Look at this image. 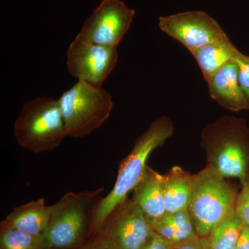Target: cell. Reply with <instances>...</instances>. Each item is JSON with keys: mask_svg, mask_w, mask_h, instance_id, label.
Wrapping results in <instances>:
<instances>
[{"mask_svg": "<svg viewBox=\"0 0 249 249\" xmlns=\"http://www.w3.org/2000/svg\"><path fill=\"white\" fill-rule=\"evenodd\" d=\"M239 50L227 37L195 49L191 52L207 81L221 67L234 60Z\"/></svg>", "mask_w": 249, "mask_h": 249, "instance_id": "9a60e30c", "label": "cell"}, {"mask_svg": "<svg viewBox=\"0 0 249 249\" xmlns=\"http://www.w3.org/2000/svg\"><path fill=\"white\" fill-rule=\"evenodd\" d=\"M234 249H249V227L246 224Z\"/></svg>", "mask_w": 249, "mask_h": 249, "instance_id": "cb8c5ba5", "label": "cell"}, {"mask_svg": "<svg viewBox=\"0 0 249 249\" xmlns=\"http://www.w3.org/2000/svg\"><path fill=\"white\" fill-rule=\"evenodd\" d=\"M100 232L117 249H142L155 233L142 210L128 198L113 211Z\"/></svg>", "mask_w": 249, "mask_h": 249, "instance_id": "9c48e42d", "label": "cell"}, {"mask_svg": "<svg viewBox=\"0 0 249 249\" xmlns=\"http://www.w3.org/2000/svg\"><path fill=\"white\" fill-rule=\"evenodd\" d=\"M159 27L189 52L227 36L215 19L201 11H186L160 17Z\"/></svg>", "mask_w": 249, "mask_h": 249, "instance_id": "30bf717a", "label": "cell"}, {"mask_svg": "<svg viewBox=\"0 0 249 249\" xmlns=\"http://www.w3.org/2000/svg\"><path fill=\"white\" fill-rule=\"evenodd\" d=\"M173 249H210L208 237H197L174 246Z\"/></svg>", "mask_w": 249, "mask_h": 249, "instance_id": "44dd1931", "label": "cell"}, {"mask_svg": "<svg viewBox=\"0 0 249 249\" xmlns=\"http://www.w3.org/2000/svg\"><path fill=\"white\" fill-rule=\"evenodd\" d=\"M245 225L235 211L228 214L208 236L210 249H235Z\"/></svg>", "mask_w": 249, "mask_h": 249, "instance_id": "2e32d148", "label": "cell"}, {"mask_svg": "<svg viewBox=\"0 0 249 249\" xmlns=\"http://www.w3.org/2000/svg\"><path fill=\"white\" fill-rule=\"evenodd\" d=\"M237 197L225 178L209 166L193 175L188 211L196 235L208 237L218 223L235 211Z\"/></svg>", "mask_w": 249, "mask_h": 249, "instance_id": "5b68a950", "label": "cell"}, {"mask_svg": "<svg viewBox=\"0 0 249 249\" xmlns=\"http://www.w3.org/2000/svg\"><path fill=\"white\" fill-rule=\"evenodd\" d=\"M211 97L232 111L249 109V103L241 88L238 67L232 60L221 67L206 81Z\"/></svg>", "mask_w": 249, "mask_h": 249, "instance_id": "8fae6325", "label": "cell"}, {"mask_svg": "<svg viewBox=\"0 0 249 249\" xmlns=\"http://www.w3.org/2000/svg\"><path fill=\"white\" fill-rule=\"evenodd\" d=\"M67 137L83 138L99 128L110 116L112 96L103 87L78 82L58 98Z\"/></svg>", "mask_w": 249, "mask_h": 249, "instance_id": "8992f818", "label": "cell"}, {"mask_svg": "<svg viewBox=\"0 0 249 249\" xmlns=\"http://www.w3.org/2000/svg\"><path fill=\"white\" fill-rule=\"evenodd\" d=\"M173 122L163 116L153 121L147 130L136 141L132 151L119 165L115 184L107 196L100 198L93 209L90 232L99 233L114 211L127 199V196L145 175L150 154L172 137Z\"/></svg>", "mask_w": 249, "mask_h": 249, "instance_id": "6da1fadb", "label": "cell"}, {"mask_svg": "<svg viewBox=\"0 0 249 249\" xmlns=\"http://www.w3.org/2000/svg\"><path fill=\"white\" fill-rule=\"evenodd\" d=\"M167 213L178 231L176 245L197 237L188 209Z\"/></svg>", "mask_w": 249, "mask_h": 249, "instance_id": "ac0fdd59", "label": "cell"}, {"mask_svg": "<svg viewBox=\"0 0 249 249\" xmlns=\"http://www.w3.org/2000/svg\"><path fill=\"white\" fill-rule=\"evenodd\" d=\"M117 48L75 37L67 51V66L78 80L102 87L118 62Z\"/></svg>", "mask_w": 249, "mask_h": 249, "instance_id": "ba28073f", "label": "cell"}, {"mask_svg": "<svg viewBox=\"0 0 249 249\" xmlns=\"http://www.w3.org/2000/svg\"><path fill=\"white\" fill-rule=\"evenodd\" d=\"M234 61L238 67V78L241 88L245 92L249 103V56L241 53L239 51L234 58Z\"/></svg>", "mask_w": 249, "mask_h": 249, "instance_id": "ffe728a7", "label": "cell"}, {"mask_svg": "<svg viewBox=\"0 0 249 249\" xmlns=\"http://www.w3.org/2000/svg\"><path fill=\"white\" fill-rule=\"evenodd\" d=\"M0 249H44L40 237L16 229H1Z\"/></svg>", "mask_w": 249, "mask_h": 249, "instance_id": "e0dca14e", "label": "cell"}, {"mask_svg": "<svg viewBox=\"0 0 249 249\" xmlns=\"http://www.w3.org/2000/svg\"><path fill=\"white\" fill-rule=\"evenodd\" d=\"M104 189L69 192L52 205L48 226L40 237L44 249H78L84 245L93 209Z\"/></svg>", "mask_w": 249, "mask_h": 249, "instance_id": "3957f363", "label": "cell"}, {"mask_svg": "<svg viewBox=\"0 0 249 249\" xmlns=\"http://www.w3.org/2000/svg\"><path fill=\"white\" fill-rule=\"evenodd\" d=\"M132 200L150 222L166 213L163 175L147 166L145 175L134 189Z\"/></svg>", "mask_w": 249, "mask_h": 249, "instance_id": "7c38bea8", "label": "cell"}, {"mask_svg": "<svg viewBox=\"0 0 249 249\" xmlns=\"http://www.w3.org/2000/svg\"><path fill=\"white\" fill-rule=\"evenodd\" d=\"M51 206L40 198L15 208L1 223V229H16L40 237L48 226Z\"/></svg>", "mask_w": 249, "mask_h": 249, "instance_id": "4fadbf2b", "label": "cell"}, {"mask_svg": "<svg viewBox=\"0 0 249 249\" xmlns=\"http://www.w3.org/2000/svg\"><path fill=\"white\" fill-rule=\"evenodd\" d=\"M18 145L34 153L51 151L67 137L58 99L42 96L24 103L15 121Z\"/></svg>", "mask_w": 249, "mask_h": 249, "instance_id": "277c9868", "label": "cell"}, {"mask_svg": "<svg viewBox=\"0 0 249 249\" xmlns=\"http://www.w3.org/2000/svg\"><path fill=\"white\" fill-rule=\"evenodd\" d=\"M174 246L155 232L142 249H173Z\"/></svg>", "mask_w": 249, "mask_h": 249, "instance_id": "7402d4cb", "label": "cell"}, {"mask_svg": "<svg viewBox=\"0 0 249 249\" xmlns=\"http://www.w3.org/2000/svg\"><path fill=\"white\" fill-rule=\"evenodd\" d=\"M193 175L181 168L174 166L163 175V191L166 213L188 209L193 186Z\"/></svg>", "mask_w": 249, "mask_h": 249, "instance_id": "5bb4252c", "label": "cell"}, {"mask_svg": "<svg viewBox=\"0 0 249 249\" xmlns=\"http://www.w3.org/2000/svg\"><path fill=\"white\" fill-rule=\"evenodd\" d=\"M242 188L237 194L235 213L249 227V173L241 181Z\"/></svg>", "mask_w": 249, "mask_h": 249, "instance_id": "d6986e66", "label": "cell"}, {"mask_svg": "<svg viewBox=\"0 0 249 249\" xmlns=\"http://www.w3.org/2000/svg\"><path fill=\"white\" fill-rule=\"evenodd\" d=\"M78 249H117L109 241L98 236L89 243L85 244Z\"/></svg>", "mask_w": 249, "mask_h": 249, "instance_id": "603a6c76", "label": "cell"}, {"mask_svg": "<svg viewBox=\"0 0 249 249\" xmlns=\"http://www.w3.org/2000/svg\"><path fill=\"white\" fill-rule=\"evenodd\" d=\"M134 15L135 11L121 0H102L76 36L97 45L117 48L129 31Z\"/></svg>", "mask_w": 249, "mask_h": 249, "instance_id": "52a82bcc", "label": "cell"}, {"mask_svg": "<svg viewBox=\"0 0 249 249\" xmlns=\"http://www.w3.org/2000/svg\"><path fill=\"white\" fill-rule=\"evenodd\" d=\"M201 145L207 166L224 178L241 181L249 173V127L245 119L226 116L204 127Z\"/></svg>", "mask_w": 249, "mask_h": 249, "instance_id": "7a4b0ae2", "label": "cell"}]
</instances>
